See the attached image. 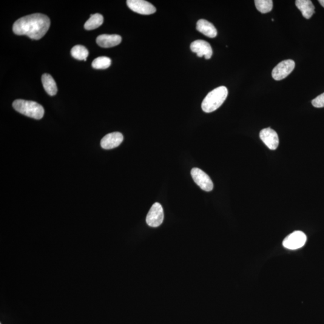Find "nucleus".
<instances>
[{
  "label": "nucleus",
  "mask_w": 324,
  "mask_h": 324,
  "mask_svg": "<svg viewBox=\"0 0 324 324\" xmlns=\"http://www.w3.org/2000/svg\"><path fill=\"white\" fill-rule=\"evenodd\" d=\"M228 91L224 86H221L210 92L202 103V109L206 113H211L217 110L225 101Z\"/></svg>",
  "instance_id": "nucleus-2"
},
{
  "label": "nucleus",
  "mask_w": 324,
  "mask_h": 324,
  "mask_svg": "<svg viewBox=\"0 0 324 324\" xmlns=\"http://www.w3.org/2000/svg\"><path fill=\"white\" fill-rule=\"evenodd\" d=\"M295 5L306 19H310L315 13V6L310 0H297Z\"/></svg>",
  "instance_id": "nucleus-14"
},
{
  "label": "nucleus",
  "mask_w": 324,
  "mask_h": 324,
  "mask_svg": "<svg viewBox=\"0 0 324 324\" xmlns=\"http://www.w3.org/2000/svg\"><path fill=\"white\" fill-rule=\"evenodd\" d=\"M164 213L161 204L156 203L151 207L147 216L146 222L148 225L156 228L163 223Z\"/></svg>",
  "instance_id": "nucleus-5"
},
{
  "label": "nucleus",
  "mask_w": 324,
  "mask_h": 324,
  "mask_svg": "<svg viewBox=\"0 0 324 324\" xmlns=\"http://www.w3.org/2000/svg\"><path fill=\"white\" fill-rule=\"evenodd\" d=\"M307 237L305 233L295 231L289 235L283 241V246L289 250H296L305 246Z\"/></svg>",
  "instance_id": "nucleus-6"
},
{
  "label": "nucleus",
  "mask_w": 324,
  "mask_h": 324,
  "mask_svg": "<svg viewBox=\"0 0 324 324\" xmlns=\"http://www.w3.org/2000/svg\"><path fill=\"white\" fill-rule=\"evenodd\" d=\"M89 54V51L82 45H76L71 50V55L73 58L78 59V60L86 61Z\"/></svg>",
  "instance_id": "nucleus-17"
},
{
  "label": "nucleus",
  "mask_w": 324,
  "mask_h": 324,
  "mask_svg": "<svg viewBox=\"0 0 324 324\" xmlns=\"http://www.w3.org/2000/svg\"><path fill=\"white\" fill-rule=\"evenodd\" d=\"M197 30L210 38H215L217 35V30L214 25L206 19L199 20L197 24Z\"/></svg>",
  "instance_id": "nucleus-13"
},
{
  "label": "nucleus",
  "mask_w": 324,
  "mask_h": 324,
  "mask_svg": "<svg viewBox=\"0 0 324 324\" xmlns=\"http://www.w3.org/2000/svg\"><path fill=\"white\" fill-rule=\"evenodd\" d=\"M122 38L116 35H102L99 36L96 39L97 44L102 48H111L120 44Z\"/></svg>",
  "instance_id": "nucleus-12"
},
{
  "label": "nucleus",
  "mask_w": 324,
  "mask_h": 324,
  "mask_svg": "<svg viewBox=\"0 0 324 324\" xmlns=\"http://www.w3.org/2000/svg\"><path fill=\"white\" fill-rule=\"evenodd\" d=\"M42 82L43 86L48 95L50 96L56 95L57 93V87L52 76L47 73L44 74L42 76Z\"/></svg>",
  "instance_id": "nucleus-15"
},
{
  "label": "nucleus",
  "mask_w": 324,
  "mask_h": 324,
  "mask_svg": "<svg viewBox=\"0 0 324 324\" xmlns=\"http://www.w3.org/2000/svg\"><path fill=\"white\" fill-rule=\"evenodd\" d=\"M111 64V59L107 56H99L94 59L92 66L96 69H107Z\"/></svg>",
  "instance_id": "nucleus-19"
},
{
  "label": "nucleus",
  "mask_w": 324,
  "mask_h": 324,
  "mask_svg": "<svg viewBox=\"0 0 324 324\" xmlns=\"http://www.w3.org/2000/svg\"><path fill=\"white\" fill-rule=\"evenodd\" d=\"M124 139L123 135L120 132H112L105 136L101 140V147L105 150H110L117 147Z\"/></svg>",
  "instance_id": "nucleus-11"
},
{
  "label": "nucleus",
  "mask_w": 324,
  "mask_h": 324,
  "mask_svg": "<svg viewBox=\"0 0 324 324\" xmlns=\"http://www.w3.org/2000/svg\"><path fill=\"white\" fill-rule=\"evenodd\" d=\"M271 20H272V21H274V19H272Z\"/></svg>",
  "instance_id": "nucleus-22"
},
{
  "label": "nucleus",
  "mask_w": 324,
  "mask_h": 324,
  "mask_svg": "<svg viewBox=\"0 0 324 324\" xmlns=\"http://www.w3.org/2000/svg\"><path fill=\"white\" fill-rule=\"evenodd\" d=\"M190 49L193 53H197L199 57L204 56L206 59L212 58L213 50L211 45L209 43L203 40H197L192 42L190 45Z\"/></svg>",
  "instance_id": "nucleus-10"
},
{
  "label": "nucleus",
  "mask_w": 324,
  "mask_h": 324,
  "mask_svg": "<svg viewBox=\"0 0 324 324\" xmlns=\"http://www.w3.org/2000/svg\"><path fill=\"white\" fill-rule=\"evenodd\" d=\"M13 107L16 111L36 120L42 119L44 115V108L36 102L18 99L13 102Z\"/></svg>",
  "instance_id": "nucleus-3"
},
{
  "label": "nucleus",
  "mask_w": 324,
  "mask_h": 324,
  "mask_svg": "<svg viewBox=\"0 0 324 324\" xmlns=\"http://www.w3.org/2000/svg\"><path fill=\"white\" fill-rule=\"evenodd\" d=\"M255 4L259 12L262 13L271 12L273 7L272 0H255Z\"/></svg>",
  "instance_id": "nucleus-18"
},
{
  "label": "nucleus",
  "mask_w": 324,
  "mask_h": 324,
  "mask_svg": "<svg viewBox=\"0 0 324 324\" xmlns=\"http://www.w3.org/2000/svg\"><path fill=\"white\" fill-rule=\"evenodd\" d=\"M127 5L130 9L141 15H149L156 12L154 5L144 0H128Z\"/></svg>",
  "instance_id": "nucleus-8"
},
{
  "label": "nucleus",
  "mask_w": 324,
  "mask_h": 324,
  "mask_svg": "<svg viewBox=\"0 0 324 324\" xmlns=\"http://www.w3.org/2000/svg\"><path fill=\"white\" fill-rule=\"evenodd\" d=\"M318 1H319L320 4L324 7V0H319Z\"/></svg>",
  "instance_id": "nucleus-21"
},
{
  "label": "nucleus",
  "mask_w": 324,
  "mask_h": 324,
  "mask_svg": "<svg viewBox=\"0 0 324 324\" xmlns=\"http://www.w3.org/2000/svg\"><path fill=\"white\" fill-rule=\"evenodd\" d=\"M51 25L50 19L41 13L25 16L14 23L13 31L16 35H25L30 39L39 40L43 38Z\"/></svg>",
  "instance_id": "nucleus-1"
},
{
  "label": "nucleus",
  "mask_w": 324,
  "mask_h": 324,
  "mask_svg": "<svg viewBox=\"0 0 324 324\" xmlns=\"http://www.w3.org/2000/svg\"><path fill=\"white\" fill-rule=\"evenodd\" d=\"M295 64L292 59H286L278 63L272 71V77L280 81L288 76L294 70Z\"/></svg>",
  "instance_id": "nucleus-7"
},
{
  "label": "nucleus",
  "mask_w": 324,
  "mask_h": 324,
  "mask_svg": "<svg viewBox=\"0 0 324 324\" xmlns=\"http://www.w3.org/2000/svg\"><path fill=\"white\" fill-rule=\"evenodd\" d=\"M313 106L315 108H320L324 107V93L317 97L312 101Z\"/></svg>",
  "instance_id": "nucleus-20"
},
{
  "label": "nucleus",
  "mask_w": 324,
  "mask_h": 324,
  "mask_svg": "<svg viewBox=\"0 0 324 324\" xmlns=\"http://www.w3.org/2000/svg\"><path fill=\"white\" fill-rule=\"evenodd\" d=\"M90 18L85 22L84 28L87 30H95L104 23V16L99 13L91 15Z\"/></svg>",
  "instance_id": "nucleus-16"
},
{
  "label": "nucleus",
  "mask_w": 324,
  "mask_h": 324,
  "mask_svg": "<svg viewBox=\"0 0 324 324\" xmlns=\"http://www.w3.org/2000/svg\"><path fill=\"white\" fill-rule=\"evenodd\" d=\"M193 180L201 189L206 192H210L213 189V183L209 176L200 169L194 167L191 170Z\"/></svg>",
  "instance_id": "nucleus-4"
},
{
  "label": "nucleus",
  "mask_w": 324,
  "mask_h": 324,
  "mask_svg": "<svg viewBox=\"0 0 324 324\" xmlns=\"http://www.w3.org/2000/svg\"><path fill=\"white\" fill-rule=\"evenodd\" d=\"M261 140L269 149L274 150L277 149L279 144V139L276 132L271 128H266L261 130L260 133Z\"/></svg>",
  "instance_id": "nucleus-9"
}]
</instances>
